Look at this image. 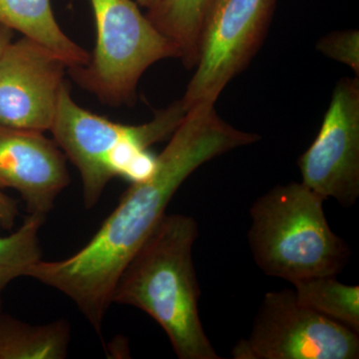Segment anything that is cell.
Masks as SVG:
<instances>
[{"label": "cell", "mask_w": 359, "mask_h": 359, "mask_svg": "<svg viewBox=\"0 0 359 359\" xmlns=\"http://www.w3.org/2000/svg\"><path fill=\"white\" fill-rule=\"evenodd\" d=\"M69 183L67 158L55 141L0 124V190L20 194L28 214L46 218Z\"/></svg>", "instance_id": "30bf717a"}, {"label": "cell", "mask_w": 359, "mask_h": 359, "mask_svg": "<svg viewBox=\"0 0 359 359\" xmlns=\"http://www.w3.org/2000/svg\"><path fill=\"white\" fill-rule=\"evenodd\" d=\"M212 0H159L146 14L156 29L177 47L188 69L199 59L203 26Z\"/></svg>", "instance_id": "4fadbf2b"}, {"label": "cell", "mask_w": 359, "mask_h": 359, "mask_svg": "<svg viewBox=\"0 0 359 359\" xmlns=\"http://www.w3.org/2000/svg\"><path fill=\"white\" fill-rule=\"evenodd\" d=\"M159 0H137V4L142 7H145V8H151L155 6Z\"/></svg>", "instance_id": "d6986e66"}, {"label": "cell", "mask_w": 359, "mask_h": 359, "mask_svg": "<svg viewBox=\"0 0 359 359\" xmlns=\"http://www.w3.org/2000/svg\"><path fill=\"white\" fill-rule=\"evenodd\" d=\"M96 45L88 63L69 69L82 88L112 106L133 103L137 85L150 66L179 58L177 47L132 0H90Z\"/></svg>", "instance_id": "5b68a950"}, {"label": "cell", "mask_w": 359, "mask_h": 359, "mask_svg": "<svg viewBox=\"0 0 359 359\" xmlns=\"http://www.w3.org/2000/svg\"><path fill=\"white\" fill-rule=\"evenodd\" d=\"M20 215L18 201L9 197L0 190V226L4 230H11Z\"/></svg>", "instance_id": "e0dca14e"}, {"label": "cell", "mask_w": 359, "mask_h": 359, "mask_svg": "<svg viewBox=\"0 0 359 359\" xmlns=\"http://www.w3.org/2000/svg\"><path fill=\"white\" fill-rule=\"evenodd\" d=\"M65 63L43 45L22 36L0 58V124L50 131L66 85Z\"/></svg>", "instance_id": "9c48e42d"}, {"label": "cell", "mask_w": 359, "mask_h": 359, "mask_svg": "<svg viewBox=\"0 0 359 359\" xmlns=\"http://www.w3.org/2000/svg\"><path fill=\"white\" fill-rule=\"evenodd\" d=\"M316 49L327 57L349 66L359 74V32L344 30L325 35L316 44Z\"/></svg>", "instance_id": "2e32d148"}, {"label": "cell", "mask_w": 359, "mask_h": 359, "mask_svg": "<svg viewBox=\"0 0 359 359\" xmlns=\"http://www.w3.org/2000/svg\"><path fill=\"white\" fill-rule=\"evenodd\" d=\"M13 30L0 23V58L7 46L13 41Z\"/></svg>", "instance_id": "ac0fdd59"}, {"label": "cell", "mask_w": 359, "mask_h": 359, "mask_svg": "<svg viewBox=\"0 0 359 359\" xmlns=\"http://www.w3.org/2000/svg\"><path fill=\"white\" fill-rule=\"evenodd\" d=\"M44 217L29 215L11 235L0 236V295L16 278L27 276L42 259L39 231Z\"/></svg>", "instance_id": "9a60e30c"}, {"label": "cell", "mask_w": 359, "mask_h": 359, "mask_svg": "<svg viewBox=\"0 0 359 359\" xmlns=\"http://www.w3.org/2000/svg\"><path fill=\"white\" fill-rule=\"evenodd\" d=\"M0 23L43 45L68 69L88 63V52L70 39L59 26L51 0H0Z\"/></svg>", "instance_id": "8fae6325"}, {"label": "cell", "mask_w": 359, "mask_h": 359, "mask_svg": "<svg viewBox=\"0 0 359 359\" xmlns=\"http://www.w3.org/2000/svg\"><path fill=\"white\" fill-rule=\"evenodd\" d=\"M198 236L192 217L165 215L122 271L112 304L151 316L179 359H219L200 318L201 290L192 256Z\"/></svg>", "instance_id": "7a4b0ae2"}, {"label": "cell", "mask_w": 359, "mask_h": 359, "mask_svg": "<svg viewBox=\"0 0 359 359\" xmlns=\"http://www.w3.org/2000/svg\"><path fill=\"white\" fill-rule=\"evenodd\" d=\"M302 183L351 207L359 197V80L342 78L313 144L299 160Z\"/></svg>", "instance_id": "ba28073f"}, {"label": "cell", "mask_w": 359, "mask_h": 359, "mask_svg": "<svg viewBox=\"0 0 359 359\" xmlns=\"http://www.w3.org/2000/svg\"><path fill=\"white\" fill-rule=\"evenodd\" d=\"M323 199L304 184L273 187L250 210L248 240L266 276L294 283L337 276L348 261V245L328 224Z\"/></svg>", "instance_id": "3957f363"}, {"label": "cell", "mask_w": 359, "mask_h": 359, "mask_svg": "<svg viewBox=\"0 0 359 359\" xmlns=\"http://www.w3.org/2000/svg\"><path fill=\"white\" fill-rule=\"evenodd\" d=\"M183 101L158 111L151 121L124 125L78 105L66 84L50 132L80 175L85 209L95 207L115 177L132 182L148 178L155 167L149 148L174 133L185 117Z\"/></svg>", "instance_id": "277c9868"}, {"label": "cell", "mask_w": 359, "mask_h": 359, "mask_svg": "<svg viewBox=\"0 0 359 359\" xmlns=\"http://www.w3.org/2000/svg\"><path fill=\"white\" fill-rule=\"evenodd\" d=\"M235 359H358V332L302 306L294 290L264 294Z\"/></svg>", "instance_id": "8992f818"}, {"label": "cell", "mask_w": 359, "mask_h": 359, "mask_svg": "<svg viewBox=\"0 0 359 359\" xmlns=\"http://www.w3.org/2000/svg\"><path fill=\"white\" fill-rule=\"evenodd\" d=\"M276 0H212L196 72L182 98L186 109L214 103L263 43Z\"/></svg>", "instance_id": "52a82bcc"}, {"label": "cell", "mask_w": 359, "mask_h": 359, "mask_svg": "<svg viewBox=\"0 0 359 359\" xmlns=\"http://www.w3.org/2000/svg\"><path fill=\"white\" fill-rule=\"evenodd\" d=\"M0 311H2V302H1V297H0Z\"/></svg>", "instance_id": "ffe728a7"}, {"label": "cell", "mask_w": 359, "mask_h": 359, "mask_svg": "<svg viewBox=\"0 0 359 359\" xmlns=\"http://www.w3.org/2000/svg\"><path fill=\"white\" fill-rule=\"evenodd\" d=\"M70 341L65 318L30 325L0 311V359H65Z\"/></svg>", "instance_id": "7c38bea8"}, {"label": "cell", "mask_w": 359, "mask_h": 359, "mask_svg": "<svg viewBox=\"0 0 359 359\" xmlns=\"http://www.w3.org/2000/svg\"><path fill=\"white\" fill-rule=\"evenodd\" d=\"M297 302L359 332V287L339 282L335 276H318L294 283Z\"/></svg>", "instance_id": "5bb4252c"}, {"label": "cell", "mask_w": 359, "mask_h": 359, "mask_svg": "<svg viewBox=\"0 0 359 359\" xmlns=\"http://www.w3.org/2000/svg\"><path fill=\"white\" fill-rule=\"evenodd\" d=\"M148 178L132 182L95 235L72 256L41 259L28 273L67 297L101 335L113 292L130 259L166 215L175 194L201 166L235 149L256 143L259 135L224 121L214 103L187 111Z\"/></svg>", "instance_id": "6da1fadb"}]
</instances>
